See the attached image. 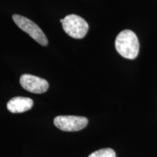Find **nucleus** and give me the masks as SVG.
<instances>
[{
	"label": "nucleus",
	"mask_w": 157,
	"mask_h": 157,
	"mask_svg": "<svg viewBox=\"0 0 157 157\" xmlns=\"http://www.w3.org/2000/svg\"><path fill=\"white\" fill-rule=\"evenodd\" d=\"M20 83L23 89L32 93H44L49 88L48 81L31 74H23L20 78Z\"/></svg>",
	"instance_id": "obj_5"
},
{
	"label": "nucleus",
	"mask_w": 157,
	"mask_h": 157,
	"mask_svg": "<svg viewBox=\"0 0 157 157\" xmlns=\"http://www.w3.org/2000/svg\"><path fill=\"white\" fill-rule=\"evenodd\" d=\"M88 157H116V153L113 149L106 148L96 151Z\"/></svg>",
	"instance_id": "obj_7"
},
{
	"label": "nucleus",
	"mask_w": 157,
	"mask_h": 157,
	"mask_svg": "<svg viewBox=\"0 0 157 157\" xmlns=\"http://www.w3.org/2000/svg\"><path fill=\"white\" fill-rule=\"evenodd\" d=\"M88 119L77 116H58L54 119V124L65 132H76L87 125Z\"/></svg>",
	"instance_id": "obj_4"
},
{
	"label": "nucleus",
	"mask_w": 157,
	"mask_h": 157,
	"mask_svg": "<svg viewBox=\"0 0 157 157\" xmlns=\"http://www.w3.org/2000/svg\"><path fill=\"white\" fill-rule=\"evenodd\" d=\"M63 19H60V22L62 23H63Z\"/></svg>",
	"instance_id": "obj_8"
},
{
	"label": "nucleus",
	"mask_w": 157,
	"mask_h": 157,
	"mask_svg": "<svg viewBox=\"0 0 157 157\" xmlns=\"http://www.w3.org/2000/svg\"><path fill=\"white\" fill-rule=\"evenodd\" d=\"M34 105V101L29 98L15 97L12 98L7 104L9 111L13 113L25 112L30 110Z\"/></svg>",
	"instance_id": "obj_6"
},
{
	"label": "nucleus",
	"mask_w": 157,
	"mask_h": 157,
	"mask_svg": "<svg viewBox=\"0 0 157 157\" xmlns=\"http://www.w3.org/2000/svg\"><path fill=\"white\" fill-rule=\"evenodd\" d=\"M13 19L20 29L24 31L29 36L32 37L36 42L42 46H47L48 44V39L39 27L34 22L27 17L19 15H14Z\"/></svg>",
	"instance_id": "obj_3"
},
{
	"label": "nucleus",
	"mask_w": 157,
	"mask_h": 157,
	"mask_svg": "<svg viewBox=\"0 0 157 157\" xmlns=\"http://www.w3.org/2000/svg\"><path fill=\"white\" fill-rule=\"evenodd\" d=\"M116 50L121 56L127 59H135L139 53L138 39L130 30L121 31L115 40Z\"/></svg>",
	"instance_id": "obj_1"
},
{
	"label": "nucleus",
	"mask_w": 157,
	"mask_h": 157,
	"mask_svg": "<svg viewBox=\"0 0 157 157\" xmlns=\"http://www.w3.org/2000/svg\"><path fill=\"white\" fill-rule=\"evenodd\" d=\"M63 29L68 36L74 39H82L87 34L89 25L87 21L77 15H68L63 18Z\"/></svg>",
	"instance_id": "obj_2"
}]
</instances>
